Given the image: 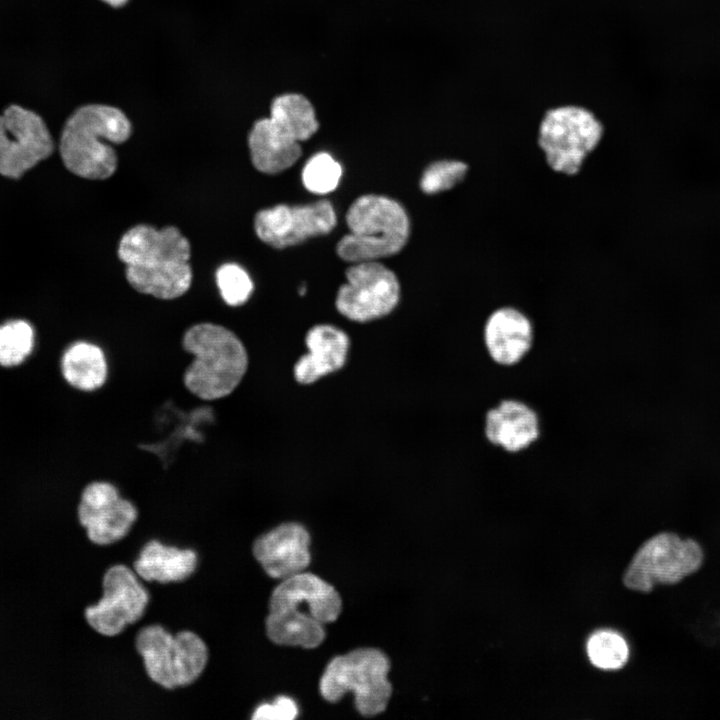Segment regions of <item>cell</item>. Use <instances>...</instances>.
Masks as SVG:
<instances>
[{"mask_svg": "<svg viewBox=\"0 0 720 720\" xmlns=\"http://www.w3.org/2000/svg\"><path fill=\"white\" fill-rule=\"evenodd\" d=\"M117 254L128 283L139 293L172 300L191 286V246L175 226L136 225L122 235Z\"/></svg>", "mask_w": 720, "mask_h": 720, "instance_id": "obj_1", "label": "cell"}, {"mask_svg": "<svg viewBox=\"0 0 720 720\" xmlns=\"http://www.w3.org/2000/svg\"><path fill=\"white\" fill-rule=\"evenodd\" d=\"M341 608L333 586L311 573L296 574L272 592L267 636L279 645L315 648L325 638L324 625L335 621Z\"/></svg>", "mask_w": 720, "mask_h": 720, "instance_id": "obj_2", "label": "cell"}, {"mask_svg": "<svg viewBox=\"0 0 720 720\" xmlns=\"http://www.w3.org/2000/svg\"><path fill=\"white\" fill-rule=\"evenodd\" d=\"M132 125L117 107L87 104L76 109L66 120L59 141L65 167L73 174L90 180L111 177L118 165L114 148L129 139Z\"/></svg>", "mask_w": 720, "mask_h": 720, "instance_id": "obj_3", "label": "cell"}, {"mask_svg": "<svg viewBox=\"0 0 720 720\" xmlns=\"http://www.w3.org/2000/svg\"><path fill=\"white\" fill-rule=\"evenodd\" d=\"M182 346L194 356L184 372V385L202 400L227 397L246 374L247 350L239 337L222 325H192L183 335Z\"/></svg>", "mask_w": 720, "mask_h": 720, "instance_id": "obj_4", "label": "cell"}, {"mask_svg": "<svg viewBox=\"0 0 720 720\" xmlns=\"http://www.w3.org/2000/svg\"><path fill=\"white\" fill-rule=\"evenodd\" d=\"M349 233L336 246L338 256L350 263L377 261L400 252L410 234L404 207L383 195L358 197L347 210Z\"/></svg>", "mask_w": 720, "mask_h": 720, "instance_id": "obj_5", "label": "cell"}, {"mask_svg": "<svg viewBox=\"0 0 720 720\" xmlns=\"http://www.w3.org/2000/svg\"><path fill=\"white\" fill-rule=\"evenodd\" d=\"M389 669L390 662L380 650L356 649L330 661L320 680V692L330 702L353 692L357 710L374 716L385 710L392 693Z\"/></svg>", "mask_w": 720, "mask_h": 720, "instance_id": "obj_6", "label": "cell"}, {"mask_svg": "<svg viewBox=\"0 0 720 720\" xmlns=\"http://www.w3.org/2000/svg\"><path fill=\"white\" fill-rule=\"evenodd\" d=\"M604 133L600 120L589 109L562 105L547 110L539 124L538 145L555 172L577 174Z\"/></svg>", "mask_w": 720, "mask_h": 720, "instance_id": "obj_7", "label": "cell"}, {"mask_svg": "<svg viewBox=\"0 0 720 720\" xmlns=\"http://www.w3.org/2000/svg\"><path fill=\"white\" fill-rule=\"evenodd\" d=\"M135 644L148 676L168 689L193 683L208 661L206 644L191 631L172 635L160 625H149L138 632Z\"/></svg>", "mask_w": 720, "mask_h": 720, "instance_id": "obj_8", "label": "cell"}, {"mask_svg": "<svg viewBox=\"0 0 720 720\" xmlns=\"http://www.w3.org/2000/svg\"><path fill=\"white\" fill-rule=\"evenodd\" d=\"M700 545L674 533H660L634 555L623 582L631 590L650 592L655 585H671L696 572L703 563Z\"/></svg>", "mask_w": 720, "mask_h": 720, "instance_id": "obj_9", "label": "cell"}, {"mask_svg": "<svg viewBox=\"0 0 720 720\" xmlns=\"http://www.w3.org/2000/svg\"><path fill=\"white\" fill-rule=\"evenodd\" d=\"M54 151L51 133L42 117L18 104L0 114V175L20 179Z\"/></svg>", "mask_w": 720, "mask_h": 720, "instance_id": "obj_10", "label": "cell"}, {"mask_svg": "<svg viewBox=\"0 0 720 720\" xmlns=\"http://www.w3.org/2000/svg\"><path fill=\"white\" fill-rule=\"evenodd\" d=\"M340 286L335 306L351 321L368 322L386 316L400 299L396 274L378 261L352 263Z\"/></svg>", "mask_w": 720, "mask_h": 720, "instance_id": "obj_11", "label": "cell"}, {"mask_svg": "<svg viewBox=\"0 0 720 720\" xmlns=\"http://www.w3.org/2000/svg\"><path fill=\"white\" fill-rule=\"evenodd\" d=\"M336 224L334 207L326 199L305 205L279 204L258 211L254 218L257 237L277 249L326 235Z\"/></svg>", "mask_w": 720, "mask_h": 720, "instance_id": "obj_12", "label": "cell"}, {"mask_svg": "<svg viewBox=\"0 0 720 720\" xmlns=\"http://www.w3.org/2000/svg\"><path fill=\"white\" fill-rule=\"evenodd\" d=\"M149 593L125 565L110 567L103 577V597L85 610L88 624L105 636L120 634L142 618Z\"/></svg>", "mask_w": 720, "mask_h": 720, "instance_id": "obj_13", "label": "cell"}, {"mask_svg": "<svg viewBox=\"0 0 720 720\" xmlns=\"http://www.w3.org/2000/svg\"><path fill=\"white\" fill-rule=\"evenodd\" d=\"M137 516L134 504L122 498L110 482L94 481L82 491L78 519L95 544L108 545L124 538Z\"/></svg>", "mask_w": 720, "mask_h": 720, "instance_id": "obj_14", "label": "cell"}, {"mask_svg": "<svg viewBox=\"0 0 720 720\" xmlns=\"http://www.w3.org/2000/svg\"><path fill=\"white\" fill-rule=\"evenodd\" d=\"M483 344L489 359L500 367L519 364L532 350L534 326L529 317L512 306L492 311L483 326Z\"/></svg>", "mask_w": 720, "mask_h": 720, "instance_id": "obj_15", "label": "cell"}, {"mask_svg": "<svg viewBox=\"0 0 720 720\" xmlns=\"http://www.w3.org/2000/svg\"><path fill=\"white\" fill-rule=\"evenodd\" d=\"M483 433L488 443L506 453L527 450L541 436V423L536 410L527 402L506 398L487 409Z\"/></svg>", "mask_w": 720, "mask_h": 720, "instance_id": "obj_16", "label": "cell"}, {"mask_svg": "<svg viewBox=\"0 0 720 720\" xmlns=\"http://www.w3.org/2000/svg\"><path fill=\"white\" fill-rule=\"evenodd\" d=\"M309 544V533L302 525L284 523L257 538L253 554L270 577L284 580L309 565Z\"/></svg>", "mask_w": 720, "mask_h": 720, "instance_id": "obj_17", "label": "cell"}, {"mask_svg": "<svg viewBox=\"0 0 720 720\" xmlns=\"http://www.w3.org/2000/svg\"><path fill=\"white\" fill-rule=\"evenodd\" d=\"M308 352L294 366V376L301 384H310L341 369L347 359L350 340L338 327L319 324L305 336Z\"/></svg>", "mask_w": 720, "mask_h": 720, "instance_id": "obj_18", "label": "cell"}, {"mask_svg": "<svg viewBox=\"0 0 720 720\" xmlns=\"http://www.w3.org/2000/svg\"><path fill=\"white\" fill-rule=\"evenodd\" d=\"M248 147L253 166L265 174L280 173L300 158V142L273 117L259 119L248 135Z\"/></svg>", "mask_w": 720, "mask_h": 720, "instance_id": "obj_19", "label": "cell"}, {"mask_svg": "<svg viewBox=\"0 0 720 720\" xmlns=\"http://www.w3.org/2000/svg\"><path fill=\"white\" fill-rule=\"evenodd\" d=\"M196 566L197 554L193 550L167 546L157 540L146 543L134 562L137 575L160 583L183 581Z\"/></svg>", "mask_w": 720, "mask_h": 720, "instance_id": "obj_20", "label": "cell"}, {"mask_svg": "<svg viewBox=\"0 0 720 720\" xmlns=\"http://www.w3.org/2000/svg\"><path fill=\"white\" fill-rule=\"evenodd\" d=\"M61 372L68 384L85 392L102 387L108 367L105 355L95 344L78 341L71 344L61 358Z\"/></svg>", "mask_w": 720, "mask_h": 720, "instance_id": "obj_21", "label": "cell"}, {"mask_svg": "<svg viewBox=\"0 0 720 720\" xmlns=\"http://www.w3.org/2000/svg\"><path fill=\"white\" fill-rule=\"evenodd\" d=\"M270 116L285 126L299 142L311 138L319 128L313 105L298 93L275 97L270 106Z\"/></svg>", "mask_w": 720, "mask_h": 720, "instance_id": "obj_22", "label": "cell"}, {"mask_svg": "<svg viewBox=\"0 0 720 720\" xmlns=\"http://www.w3.org/2000/svg\"><path fill=\"white\" fill-rule=\"evenodd\" d=\"M35 333L32 325L21 319L0 325V365L14 367L32 353Z\"/></svg>", "mask_w": 720, "mask_h": 720, "instance_id": "obj_23", "label": "cell"}, {"mask_svg": "<svg viewBox=\"0 0 720 720\" xmlns=\"http://www.w3.org/2000/svg\"><path fill=\"white\" fill-rule=\"evenodd\" d=\"M587 654L594 666L615 670L623 667L627 662L629 649L624 638L617 632L600 630L588 639Z\"/></svg>", "mask_w": 720, "mask_h": 720, "instance_id": "obj_24", "label": "cell"}, {"mask_svg": "<svg viewBox=\"0 0 720 720\" xmlns=\"http://www.w3.org/2000/svg\"><path fill=\"white\" fill-rule=\"evenodd\" d=\"M342 176L341 165L328 153L319 152L305 163L301 178L311 193L323 195L335 190Z\"/></svg>", "mask_w": 720, "mask_h": 720, "instance_id": "obj_25", "label": "cell"}, {"mask_svg": "<svg viewBox=\"0 0 720 720\" xmlns=\"http://www.w3.org/2000/svg\"><path fill=\"white\" fill-rule=\"evenodd\" d=\"M216 283L222 299L230 306L243 305L253 291L250 276L235 263H226L217 269Z\"/></svg>", "mask_w": 720, "mask_h": 720, "instance_id": "obj_26", "label": "cell"}, {"mask_svg": "<svg viewBox=\"0 0 720 720\" xmlns=\"http://www.w3.org/2000/svg\"><path fill=\"white\" fill-rule=\"evenodd\" d=\"M468 171V166L459 160H439L431 163L423 172L420 188L427 194L450 190L460 183Z\"/></svg>", "mask_w": 720, "mask_h": 720, "instance_id": "obj_27", "label": "cell"}, {"mask_svg": "<svg viewBox=\"0 0 720 720\" xmlns=\"http://www.w3.org/2000/svg\"><path fill=\"white\" fill-rule=\"evenodd\" d=\"M298 715L296 703L289 697H277L272 703H264L256 708L254 720H292Z\"/></svg>", "mask_w": 720, "mask_h": 720, "instance_id": "obj_28", "label": "cell"}, {"mask_svg": "<svg viewBox=\"0 0 720 720\" xmlns=\"http://www.w3.org/2000/svg\"><path fill=\"white\" fill-rule=\"evenodd\" d=\"M112 7H121L127 3L128 0H102Z\"/></svg>", "mask_w": 720, "mask_h": 720, "instance_id": "obj_29", "label": "cell"}]
</instances>
